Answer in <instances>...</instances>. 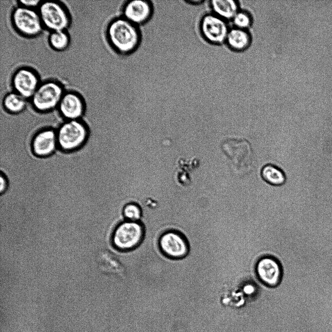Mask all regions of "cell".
Masks as SVG:
<instances>
[{"label": "cell", "mask_w": 332, "mask_h": 332, "mask_svg": "<svg viewBox=\"0 0 332 332\" xmlns=\"http://www.w3.org/2000/svg\"><path fill=\"white\" fill-rule=\"evenodd\" d=\"M221 148L228 159L233 173L238 177L250 174L255 166L254 153L250 142L244 139L228 138Z\"/></svg>", "instance_id": "7a4b0ae2"}, {"label": "cell", "mask_w": 332, "mask_h": 332, "mask_svg": "<svg viewBox=\"0 0 332 332\" xmlns=\"http://www.w3.org/2000/svg\"><path fill=\"white\" fill-rule=\"evenodd\" d=\"M252 22L251 15L245 10H239L232 18V22L235 27L244 30H247L250 28Z\"/></svg>", "instance_id": "44dd1931"}, {"label": "cell", "mask_w": 332, "mask_h": 332, "mask_svg": "<svg viewBox=\"0 0 332 332\" xmlns=\"http://www.w3.org/2000/svg\"><path fill=\"white\" fill-rule=\"evenodd\" d=\"M48 40L50 47L57 51L65 50L70 43V37L66 31L50 32Z\"/></svg>", "instance_id": "ffe728a7"}, {"label": "cell", "mask_w": 332, "mask_h": 332, "mask_svg": "<svg viewBox=\"0 0 332 332\" xmlns=\"http://www.w3.org/2000/svg\"><path fill=\"white\" fill-rule=\"evenodd\" d=\"M158 244L162 252L172 259L183 258L189 251L186 238L181 233L174 230L163 233L159 239Z\"/></svg>", "instance_id": "7c38bea8"}, {"label": "cell", "mask_w": 332, "mask_h": 332, "mask_svg": "<svg viewBox=\"0 0 332 332\" xmlns=\"http://www.w3.org/2000/svg\"><path fill=\"white\" fill-rule=\"evenodd\" d=\"M56 109L64 120H81L86 111V103L78 93L65 92Z\"/></svg>", "instance_id": "4fadbf2b"}, {"label": "cell", "mask_w": 332, "mask_h": 332, "mask_svg": "<svg viewBox=\"0 0 332 332\" xmlns=\"http://www.w3.org/2000/svg\"><path fill=\"white\" fill-rule=\"evenodd\" d=\"M261 176L265 182L275 186H282L286 181L284 172L280 168L271 164H266L262 168Z\"/></svg>", "instance_id": "d6986e66"}, {"label": "cell", "mask_w": 332, "mask_h": 332, "mask_svg": "<svg viewBox=\"0 0 332 332\" xmlns=\"http://www.w3.org/2000/svg\"><path fill=\"white\" fill-rule=\"evenodd\" d=\"M124 217L129 221L138 222L140 218L142 211L140 206L134 202L126 204L122 210Z\"/></svg>", "instance_id": "7402d4cb"}, {"label": "cell", "mask_w": 332, "mask_h": 332, "mask_svg": "<svg viewBox=\"0 0 332 332\" xmlns=\"http://www.w3.org/2000/svg\"><path fill=\"white\" fill-rule=\"evenodd\" d=\"M27 105V100L14 91L5 94L1 102L2 108L12 114L22 113Z\"/></svg>", "instance_id": "ac0fdd59"}, {"label": "cell", "mask_w": 332, "mask_h": 332, "mask_svg": "<svg viewBox=\"0 0 332 332\" xmlns=\"http://www.w3.org/2000/svg\"><path fill=\"white\" fill-rule=\"evenodd\" d=\"M210 6L213 14L225 20L232 19L240 8L238 0H212Z\"/></svg>", "instance_id": "e0dca14e"}, {"label": "cell", "mask_w": 332, "mask_h": 332, "mask_svg": "<svg viewBox=\"0 0 332 332\" xmlns=\"http://www.w3.org/2000/svg\"><path fill=\"white\" fill-rule=\"evenodd\" d=\"M58 149L65 152L76 151L86 142L88 130L81 120H65L56 129Z\"/></svg>", "instance_id": "3957f363"}, {"label": "cell", "mask_w": 332, "mask_h": 332, "mask_svg": "<svg viewBox=\"0 0 332 332\" xmlns=\"http://www.w3.org/2000/svg\"><path fill=\"white\" fill-rule=\"evenodd\" d=\"M37 11L44 28L50 31H66L70 16L66 8L58 1H42Z\"/></svg>", "instance_id": "5b68a950"}, {"label": "cell", "mask_w": 332, "mask_h": 332, "mask_svg": "<svg viewBox=\"0 0 332 332\" xmlns=\"http://www.w3.org/2000/svg\"><path fill=\"white\" fill-rule=\"evenodd\" d=\"M106 37L113 50L127 55L137 51L141 43L142 34L139 26L122 16L110 20L106 28Z\"/></svg>", "instance_id": "6da1fadb"}, {"label": "cell", "mask_w": 332, "mask_h": 332, "mask_svg": "<svg viewBox=\"0 0 332 332\" xmlns=\"http://www.w3.org/2000/svg\"><path fill=\"white\" fill-rule=\"evenodd\" d=\"M65 93L58 82L48 80L41 83L31 98L30 105L38 112H49L57 108Z\"/></svg>", "instance_id": "277c9868"}, {"label": "cell", "mask_w": 332, "mask_h": 332, "mask_svg": "<svg viewBox=\"0 0 332 332\" xmlns=\"http://www.w3.org/2000/svg\"><path fill=\"white\" fill-rule=\"evenodd\" d=\"M122 16L138 26L148 22L153 17L154 7L152 1L125 0L122 7Z\"/></svg>", "instance_id": "8fae6325"}, {"label": "cell", "mask_w": 332, "mask_h": 332, "mask_svg": "<svg viewBox=\"0 0 332 332\" xmlns=\"http://www.w3.org/2000/svg\"><path fill=\"white\" fill-rule=\"evenodd\" d=\"M31 150L37 157H46L58 149L56 129L45 127L36 130L31 139Z\"/></svg>", "instance_id": "9c48e42d"}, {"label": "cell", "mask_w": 332, "mask_h": 332, "mask_svg": "<svg viewBox=\"0 0 332 332\" xmlns=\"http://www.w3.org/2000/svg\"><path fill=\"white\" fill-rule=\"evenodd\" d=\"M11 21L16 30L28 37L38 36L44 28L37 9L18 5L12 12Z\"/></svg>", "instance_id": "8992f818"}, {"label": "cell", "mask_w": 332, "mask_h": 332, "mask_svg": "<svg viewBox=\"0 0 332 332\" xmlns=\"http://www.w3.org/2000/svg\"><path fill=\"white\" fill-rule=\"evenodd\" d=\"M40 83L37 73L27 67L15 70L11 79L13 91L29 100Z\"/></svg>", "instance_id": "30bf717a"}, {"label": "cell", "mask_w": 332, "mask_h": 332, "mask_svg": "<svg viewBox=\"0 0 332 332\" xmlns=\"http://www.w3.org/2000/svg\"><path fill=\"white\" fill-rule=\"evenodd\" d=\"M252 41L250 32L234 27L229 29L226 43L231 50L236 52H243L248 49Z\"/></svg>", "instance_id": "2e32d148"}, {"label": "cell", "mask_w": 332, "mask_h": 332, "mask_svg": "<svg viewBox=\"0 0 332 332\" xmlns=\"http://www.w3.org/2000/svg\"><path fill=\"white\" fill-rule=\"evenodd\" d=\"M201 35L208 43L221 45L226 42L229 29L226 20L212 13L203 15L199 20Z\"/></svg>", "instance_id": "ba28073f"}, {"label": "cell", "mask_w": 332, "mask_h": 332, "mask_svg": "<svg viewBox=\"0 0 332 332\" xmlns=\"http://www.w3.org/2000/svg\"><path fill=\"white\" fill-rule=\"evenodd\" d=\"M144 229L138 222L127 221L116 227L112 235V243L118 250L126 251L135 249L142 241Z\"/></svg>", "instance_id": "52a82bcc"}, {"label": "cell", "mask_w": 332, "mask_h": 332, "mask_svg": "<svg viewBox=\"0 0 332 332\" xmlns=\"http://www.w3.org/2000/svg\"><path fill=\"white\" fill-rule=\"evenodd\" d=\"M97 263L103 272L119 277L124 276L125 269L118 257L107 250L101 251L97 256Z\"/></svg>", "instance_id": "9a60e30c"}, {"label": "cell", "mask_w": 332, "mask_h": 332, "mask_svg": "<svg viewBox=\"0 0 332 332\" xmlns=\"http://www.w3.org/2000/svg\"><path fill=\"white\" fill-rule=\"evenodd\" d=\"M8 187V181L5 175L0 173V193H3L7 189Z\"/></svg>", "instance_id": "cb8c5ba5"}, {"label": "cell", "mask_w": 332, "mask_h": 332, "mask_svg": "<svg viewBox=\"0 0 332 332\" xmlns=\"http://www.w3.org/2000/svg\"><path fill=\"white\" fill-rule=\"evenodd\" d=\"M257 273L262 282L270 286L279 284L281 278L279 264L270 258H262L258 262Z\"/></svg>", "instance_id": "5bb4252c"}, {"label": "cell", "mask_w": 332, "mask_h": 332, "mask_svg": "<svg viewBox=\"0 0 332 332\" xmlns=\"http://www.w3.org/2000/svg\"><path fill=\"white\" fill-rule=\"evenodd\" d=\"M42 0H17L18 5L30 9L38 8Z\"/></svg>", "instance_id": "603a6c76"}]
</instances>
